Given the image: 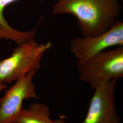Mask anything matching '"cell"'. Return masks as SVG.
Segmentation results:
<instances>
[{
    "instance_id": "1",
    "label": "cell",
    "mask_w": 123,
    "mask_h": 123,
    "mask_svg": "<svg viewBox=\"0 0 123 123\" xmlns=\"http://www.w3.org/2000/svg\"><path fill=\"white\" fill-rule=\"evenodd\" d=\"M121 9L119 0H57L52 14L74 16L82 36H88L110 29L118 21Z\"/></svg>"
},
{
    "instance_id": "2",
    "label": "cell",
    "mask_w": 123,
    "mask_h": 123,
    "mask_svg": "<svg viewBox=\"0 0 123 123\" xmlns=\"http://www.w3.org/2000/svg\"><path fill=\"white\" fill-rule=\"evenodd\" d=\"M52 46L51 42L38 44L35 39L18 45L9 57L0 61V82L10 84L38 70L42 58Z\"/></svg>"
},
{
    "instance_id": "3",
    "label": "cell",
    "mask_w": 123,
    "mask_h": 123,
    "mask_svg": "<svg viewBox=\"0 0 123 123\" xmlns=\"http://www.w3.org/2000/svg\"><path fill=\"white\" fill-rule=\"evenodd\" d=\"M80 80L93 89L111 79L123 77V46L105 50L76 64Z\"/></svg>"
},
{
    "instance_id": "4",
    "label": "cell",
    "mask_w": 123,
    "mask_h": 123,
    "mask_svg": "<svg viewBox=\"0 0 123 123\" xmlns=\"http://www.w3.org/2000/svg\"><path fill=\"white\" fill-rule=\"evenodd\" d=\"M123 46V22L118 20L108 30L96 35L82 36L71 40L70 50L76 64L113 47Z\"/></svg>"
},
{
    "instance_id": "5",
    "label": "cell",
    "mask_w": 123,
    "mask_h": 123,
    "mask_svg": "<svg viewBox=\"0 0 123 123\" xmlns=\"http://www.w3.org/2000/svg\"><path fill=\"white\" fill-rule=\"evenodd\" d=\"M117 81L111 79L93 88L87 114L81 123H121L115 105Z\"/></svg>"
},
{
    "instance_id": "6",
    "label": "cell",
    "mask_w": 123,
    "mask_h": 123,
    "mask_svg": "<svg viewBox=\"0 0 123 123\" xmlns=\"http://www.w3.org/2000/svg\"><path fill=\"white\" fill-rule=\"evenodd\" d=\"M37 71H32L19 78L0 98V123H15L24 100L40 98L33 82Z\"/></svg>"
},
{
    "instance_id": "7",
    "label": "cell",
    "mask_w": 123,
    "mask_h": 123,
    "mask_svg": "<svg viewBox=\"0 0 123 123\" xmlns=\"http://www.w3.org/2000/svg\"><path fill=\"white\" fill-rule=\"evenodd\" d=\"M19 0H0V39L12 40L18 45L35 39L37 26L31 31L17 30L9 25L4 16V11L8 5Z\"/></svg>"
},
{
    "instance_id": "8",
    "label": "cell",
    "mask_w": 123,
    "mask_h": 123,
    "mask_svg": "<svg viewBox=\"0 0 123 123\" xmlns=\"http://www.w3.org/2000/svg\"><path fill=\"white\" fill-rule=\"evenodd\" d=\"M50 116L48 106L34 103L27 109L22 108L15 123H67L66 117L64 115L55 119H51Z\"/></svg>"
},
{
    "instance_id": "9",
    "label": "cell",
    "mask_w": 123,
    "mask_h": 123,
    "mask_svg": "<svg viewBox=\"0 0 123 123\" xmlns=\"http://www.w3.org/2000/svg\"><path fill=\"white\" fill-rule=\"evenodd\" d=\"M7 87L6 84L1 83L0 82V92L6 89Z\"/></svg>"
}]
</instances>
